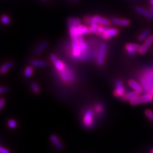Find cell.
<instances>
[{
    "mask_svg": "<svg viewBox=\"0 0 153 153\" xmlns=\"http://www.w3.org/2000/svg\"><path fill=\"white\" fill-rule=\"evenodd\" d=\"M119 33V31L116 28H111L105 26H100L97 34L103 38L107 40L113 37H115Z\"/></svg>",
    "mask_w": 153,
    "mask_h": 153,
    "instance_id": "1",
    "label": "cell"
},
{
    "mask_svg": "<svg viewBox=\"0 0 153 153\" xmlns=\"http://www.w3.org/2000/svg\"><path fill=\"white\" fill-rule=\"evenodd\" d=\"M69 29L70 37H71L72 41L76 40L77 39V37L79 36V35H83L92 33L90 27H85L84 26H80L77 27H72V28Z\"/></svg>",
    "mask_w": 153,
    "mask_h": 153,
    "instance_id": "2",
    "label": "cell"
},
{
    "mask_svg": "<svg viewBox=\"0 0 153 153\" xmlns=\"http://www.w3.org/2000/svg\"><path fill=\"white\" fill-rule=\"evenodd\" d=\"M153 101V95L151 93H146L142 96H138L129 101L131 105H136L142 103H150Z\"/></svg>",
    "mask_w": 153,
    "mask_h": 153,
    "instance_id": "3",
    "label": "cell"
},
{
    "mask_svg": "<svg viewBox=\"0 0 153 153\" xmlns=\"http://www.w3.org/2000/svg\"><path fill=\"white\" fill-rule=\"evenodd\" d=\"M85 22L88 24L89 22H95L100 26H108L111 24V22L107 19L102 17L99 15H95L93 17H88L85 19Z\"/></svg>",
    "mask_w": 153,
    "mask_h": 153,
    "instance_id": "4",
    "label": "cell"
},
{
    "mask_svg": "<svg viewBox=\"0 0 153 153\" xmlns=\"http://www.w3.org/2000/svg\"><path fill=\"white\" fill-rule=\"evenodd\" d=\"M106 53H107V45L105 43H101L100 45L96 59V63L98 66H101L103 65L105 60Z\"/></svg>",
    "mask_w": 153,
    "mask_h": 153,
    "instance_id": "5",
    "label": "cell"
},
{
    "mask_svg": "<svg viewBox=\"0 0 153 153\" xmlns=\"http://www.w3.org/2000/svg\"><path fill=\"white\" fill-rule=\"evenodd\" d=\"M125 94V89L123 82L121 80H117L116 82V88L113 95L117 98L123 97Z\"/></svg>",
    "mask_w": 153,
    "mask_h": 153,
    "instance_id": "6",
    "label": "cell"
},
{
    "mask_svg": "<svg viewBox=\"0 0 153 153\" xmlns=\"http://www.w3.org/2000/svg\"><path fill=\"white\" fill-rule=\"evenodd\" d=\"M152 44H153V35H150V36L148 37V38L146 39V41H145V42L143 44V45L140 47V49L139 50L140 54H146Z\"/></svg>",
    "mask_w": 153,
    "mask_h": 153,
    "instance_id": "7",
    "label": "cell"
},
{
    "mask_svg": "<svg viewBox=\"0 0 153 153\" xmlns=\"http://www.w3.org/2000/svg\"><path fill=\"white\" fill-rule=\"evenodd\" d=\"M93 122V112L91 109H89L85 112L84 117V124L85 127H91Z\"/></svg>",
    "mask_w": 153,
    "mask_h": 153,
    "instance_id": "8",
    "label": "cell"
},
{
    "mask_svg": "<svg viewBox=\"0 0 153 153\" xmlns=\"http://www.w3.org/2000/svg\"><path fill=\"white\" fill-rule=\"evenodd\" d=\"M140 47L139 45L136 44H128L126 45V49L128 53L131 56H133L135 54L136 52H139L140 49Z\"/></svg>",
    "mask_w": 153,
    "mask_h": 153,
    "instance_id": "9",
    "label": "cell"
},
{
    "mask_svg": "<svg viewBox=\"0 0 153 153\" xmlns=\"http://www.w3.org/2000/svg\"><path fill=\"white\" fill-rule=\"evenodd\" d=\"M72 54L73 56L76 58L80 57L82 54L80 44L77 41V39L76 40L72 41Z\"/></svg>",
    "mask_w": 153,
    "mask_h": 153,
    "instance_id": "10",
    "label": "cell"
},
{
    "mask_svg": "<svg viewBox=\"0 0 153 153\" xmlns=\"http://www.w3.org/2000/svg\"><path fill=\"white\" fill-rule=\"evenodd\" d=\"M112 24L119 26H128L130 24V21L128 19H119V18H112L111 20Z\"/></svg>",
    "mask_w": 153,
    "mask_h": 153,
    "instance_id": "11",
    "label": "cell"
},
{
    "mask_svg": "<svg viewBox=\"0 0 153 153\" xmlns=\"http://www.w3.org/2000/svg\"><path fill=\"white\" fill-rule=\"evenodd\" d=\"M128 84L129 85V87L132 88L136 93H138L139 94L142 93L143 91L142 86L140 85L138 82H136L135 80H129L128 82Z\"/></svg>",
    "mask_w": 153,
    "mask_h": 153,
    "instance_id": "12",
    "label": "cell"
},
{
    "mask_svg": "<svg viewBox=\"0 0 153 153\" xmlns=\"http://www.w3.org/2000/svg\"><path fill=\"white\" fill-rule=\"evenodd\" d=\"M50 140L59 150L61 151L63 149V148H64L63 145L62 144V143L61 142L60 139H59L57 136L55 135H52L50 136Z\"/></svg>",
    "mask_w": 153,
    "mask_h": 153,
    "instance_id": "13",
    "label": "cell"
},
{
    "mask_svg": "<svg viewBox=\"0 0 153 153\" xmlns=\"http://www.w3.org/2000/svg\"><path fill=\"white\" fill-rule=\"evenodd\" d=\"M135 10L137 12L141 14L142 15H143V16L146 17L148 19H152L153 20V14H152V12H151V11H147L146 9H143V8L140 7V6L136 7Z\"/></svg>",
    "mask_w": 153,
    "mask_h": 153,
    "instance_id": "14",
    "label": "cell"
},
{
    "mask_svg": "<svg viewBox=\"0 0 153 153\" xmlns=\"http://www.w3.org/2000/svg\"><path fill=\"white\" fill-rule=\"evenodd\" d=\"M81 26V21L80 19L75 17H71L68 21V26L69 29L72 27H77Z\"/></svg>",
    "mask_w": 153,
    "mask_h": 153,
    "instance_id": "15",
    "label": "cell"
},
{
    "mask_svg": "<svg viewBox=\"0 0 153 153\" xmlns=\"http://www.w3.org/2000/svg\"><path fill=\"white\" fill-rule=\"evenodd\" d=\"M48 45H49L48 42H47V41L42 42L41 44L37 47V49L34 50V54L35 55V56H38V55H40L41 53L43 52V51H44L47 47Z\"/></svg>",
    "mask_w": 153,
    "mask_h": 153,
    "instance_id": "16",
    "label": "cell"
},
{
    "mask_svg": "<svg viewBox=\"0 0 153 153\" xmlns=\"http://www.w3.org/2000/svg\"><path fill=\"white\" fill-rule=\"evenodd\" d=\"M139 95V94L135 91L129 92V93L124 94V95L122 97V100L124 101H130L133 99H134L135 98L138 96Z\"/></svg>",
    "mask_w": 153,
    "mask_h": 153,
    "instance_id": "17",
    "label": "cell"
},
{
    "mask_svg": "<svg viewBox=\"0 0 153 153\" xmlns=\"http://www.w3.org/2000/svg\"><path fill=\"white\" fill-rule=\"evenodd\" d=\"M47 62L43 60H33L31 61V65L33 67L44 68L47 66Z\"/></svg>",
    "mask_w": 153,
    "mask_h": 153,
    "instance_id": "18",
    "label": "cell"
},
{
    "mask_svg": "<svg viewBox=\"0 0 153 153\" xmlns=\"http://www.w3.org/2000/svg\"><path fill=\"white\" fill-rule=\"evenodd\" d=\"M14 65V62L12 61H10L6 62L5 64H4L1 68V70H0V72H1V74L3 75V74H5Z\"/></svg>",
    "mask_w": 153,
    "mask_h": 153,
    "instance_id": "19",
    "label": "cell"
},
{
    "mask_svg": "<svg viewBox=\"0 0 153 153\" xmlns=\"http://www.w3.org/2000/svg\"><path fill=\"white\" fill-rule=\"evenodd\" d=\"M53 63H54V65L55 66V67H56V68L57 69L58 72L63 71V70H66V66H65V65L61 61L59 60L58 59H57V60H56V61H55L53 62Z\"/></svg>",
    "mask_w": 153,
    "mask_h": 153,
    "instance_id": "20",
    "label": "cell"
},
{
    "mask_svg": "<svg viewBox=\"0 0 153 153\" xmlns=\"http://www.w3.org/2000/svg\"><path fill=\"white\" fill-rule=\"evenodd\" d=\"M66 73H67V74H68L69 81L72 82L75 81V74H74V73L73 72V70L70 67H68V66H66Z\"/></svg>",
    "mask_w": 153,
    "mask_h": 153,
    "instance_id": "21",
    "label": "cell"
},
{
    "mask_svg": "<svg viewBox=\"0 0 153 153\" xmlns=\"http://www.w3.org/2000/svg\"><path fill=\"white\" fill-rule=\"evenodd\" d=\"M149 36H150V31L149 29H146L144 31V32H142L139 35L138 39L139 41L142 42V41L146 40Z\"/></svg>",
    "mask_w": 153,
    "mask_h": 153,
    "instance_id": "22",
    "label": "cell"
},
{
    "mask_svg": "<svg viewBox=\"0 0 153 153\" xmlns=\"http://www.w3.org/2000/svg\"><path fill=\"white\" fill-rule=\"evenodd\" d=\"M33 69L32 68V66H27L26 68V69L24 70V75L26 78H30L31 76L33 75Z\"/></svg>",
    "mask_w": 153,
    "mask_h": 153,
    "instance_id": "23",
    "label": "cell"
},
{
    "mask_svg": "<svg viewBox=\"0 0 153 153\" xmlns=\"http://www.w3.org/2000/svg\"><path fill=\"white\" fill-rule=\"evenodd\" d=\"M59 74H60V76L62 80L65 82H67L68 81H69V78H68V74L66 73V70H63V71H61L58 72Z\"/></svg>",
    "mask_w": 153,
    "mask_h": 153,
    "instance_id": "24",
    "label": "cell"
},
{
    "mask_svg": "<svg viewBox=\"0 0 153 153\" xmlns=\"http://www.w3.org/2000/svg\"><path fill=\"white\" fill-rule=\"evenodd\" d=\"M31 87L34 93H36V94L40 93V87H39V85L36 83V82H31Z\"/></svg>",
    "mask_w": 153,
    "mask_h": 153,
    "instance_id": "25",
    "label": "cell"
},
{
    "mask_svg": "<svg viewBox=\"0 0 153 153\" xmlns=\"http://www.w3.org/2000/svg\"><path fill=\"white\" fill-rule=\"evenodd\" d=\"M8 126H9V127L11 129L16 128L17 126V121H15L14 119L9 120V121H8Z\"/></svg>",
    "mask_w": 153,
    "mask_h": 153,
    "instance_id": "26",
    "label": "cell"
},
{
    "mask_svg": "<svg viewBox=\"0 0 153 153\" xmlns=\"http://www.w3.org/2000/svg\"><path fill=\"white\" fill-rule=\"evenodd\" d=\"M145 115L147 118L153 122V112L150 109H147L145 111Z\"/></svg>",
    "mask_w": 153,
    "mask_h": 153,
    "instance_id": "27",
    "label": "cell"
},
{
    "mask_svg": "<svg viewBox=\"0 0 153 153\" xmlns=\"http://www.w3.org/2000/svg\"><path fill=\"white\" fill-rule=\"evenodd\" d=\"M1 22L3 24L9 25L10 23V18L7 16L6 15H3L1 17Z\"/></svg>",
    "mask_w": 153,
    "mask_h": 153,
    "instance_id": "28",
    "label": "cell"
},
{
    "mask_svg": "<svg viewBox=\"0 0 153 153\" xmlns=\"http://www.w3.org/2000/svg\"><path fill=\"white\" fill-rule=\"evenodd\" d=\"M0 153H10V151L3 147H0Z\"/></svg>",
    "mask_w": 153,
    "mask_h": 153,
    "instance_id": "29",
    "label": "cell"
},
{
    "mask_svg": "<svg viewBox=\"0 0 153 153\" xmlns=\"http://www.w3.org/2000/svg\"><path fill=\"white\" fill-rule=\"evenodd\" d=\"M5 104V100L3 98H1V100H0V109H2L4 107V105Z\"/></svg>",
    "mask_w": 153,
    "mask_h": 153,
    "instance_id": "30",
    "label": "cell"
},
{
    "mask_svg": "<svg viewBox=\"0 0 153 153\" xmlns=\"http://www.w3.org/2000/svg\"><path fill=\"white\" fill-rule=\"evenodd\" d=\"M8 91V88L6 87V86H1V88H0V93L3 94L5 93Z\"/></svg>",
    "mask_w": 153,
    "mask_h": 153,
    "instance_id": "31",
    "label": "cell"
},
{
    "mask_svg": "<svg viewBox=\"0 0 153 153\" xmlns=\"http://www.w3.org/2000/svg\"><path fill=\"white\" fill-rule=\"evenodd\" d=\"M150 11H151V12H153V5L150 8Z\"/></svg>",
    "mask_w": 153,
    "mask_h": 153,
    "instance_id": "32",
    "label": "cell"
},
{
    "mask_svg": "<svg viewBox=\"0 0 153 153\" xmlns=\"http://www.w3.org/2000/svg\"><path fill=\"white\" fill-rule=\"evenodd\" d=\"M150 3L153 5V0H150Z\"/></svg>",
    "mask_w": 153,
    "mask_h": 153,
    "instance_id": "33",
    "label": "cell"
},
{
    "mask_svg": "<svg viewBox=\"0 0 153 153\" xmlns=\"http://www.w3.org/2000/svg\"><path fill=\"white\" fill-rule=\"evenodd\" d=\"M72 1H73V2H75V3H77V2L78 1V0H72Z\"/></svg>",
    "mask_w": 153,
    "mask_h": 153,
    "instance_id": "34",
    "label": "cell"
},
{
    "mask_svg": "<svg viewBox=\"0 0 153 153\" xmlns=\"http://www.w3.org/2000/svg\"><path fill=\"white\" fill-rule=\"evenodd\" d=\"M151 153H153V149L151 151Z\"/></svg>",
    "mask_w": 153,
    "mask_h": 153,
    "instance_id": "35",
    "label": "cell"
},
{
    "mask_svg": "<svg viewBox=\"0 0 153 153\" xmlns=\"http://www.w3.org/2000/svg\"><path fill=\"white\" fill-rule=\"evenodd\" d=\"M152 95H153V92H152Z\"/></svg>",
    "mask_w": 153,
    "mask_h": 153,
    "instance_id": "36",
    "label": "cell"
}]
</instances>
